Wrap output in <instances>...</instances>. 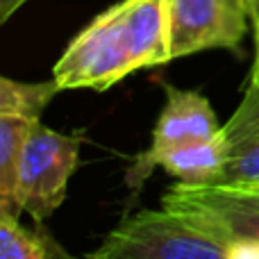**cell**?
Here are the masks:
<instances>
[{
	"mask_svg": "<svg viewBox=\"0 0 259 259\" xmlns=\"http://www.w3.org/2000/svg\"><path fill=\"white\" fill-rule=\"evenodd\" d=\"M170 59L168 0H123L68 44L53 66L62 89L105 91L139 68Z\"/></svg>",
	"mask_w": 259,
	"mask_h": 259,
	"instance_id": "cell-1",
	"label": "cell"
},
{
	"mask_svg": "<svg viewBox=\"0 0 259 259\" xmlns=\"http://www.w3.org/2000/svg\"><path fill=\"white\" fill-rule=\"evenodd\" d=\"M94 259H234L223 241L200 230L193 221L161 205L125 219L105 237Z\"/></svg>",
	"mask_w": 259,
	"mask_h": 259,
	"instance_id": "cell-2",
	"label": "cell"
},
{
	"mask_svg": "<svg viewBox=\"0 0 259 259\" xmlns=\"http://www.w3.org/2000/svg\"><path fill=\"white\" fill-rule=\"evenodd\" d=\"M161 205L223 241L234 259H259V189L178 182L164 193Z\"/></svg>",
	"mask_w": 259,
	"mask_h": 259,
	"instance_id": "cell-3",
	"label": "cell"
},
{
	"mask_svg": "<svg viewBox=\"0 0 259 259\" xmlns=\"http://www.w3.org/2000/svg\"><path fill=\"white\" fill-rule=\"evenodd\" d=\"M82 134H62L36 123L23 148L18 164L16 202L18 216L27 214L36 225L59 209L80 161Z\"/></svg>",
	"mask_w": 259,
	"mask_h": 259,
	"instance_id": "cell-4",
	"label": "cell"
},
{
	"mask_svg": "<svg viewBox=\"0 0 259 259\" xmlns=\"http://www.w3.org/2000/svg\"><path fill=\"white\" fill-rule=\"evenodd\" d=\"M170 59L200 50H237L250 23L248 0H168Z\"/></svg>",
	"mask_w": 259,
	"mask_h": 259,
	"instance_id": "cell-5",
	"label": "cell"
},
{
	"mask_svg": "<svg viewBox=\"0 0 259 259\" xmlns=\"http://www.w3.org/2000/svg\"><path fill=\"white\" fill-rule=\"evenodd\" d=\"M230 155V141L221 130L219 137L207 141H191L166 150H143L134 166L127 170V184L139 191L141 182L152 173V168H164L168 175L184 184H211L225 168Z\"/></svg>",
	"mask_w": 259,
	"mask_h": 259,
	"instance_id": "cell-6",
	"label": "cell"
},
{
	"mask_svg": "<svg viewBox=\"0 0 259 259\" xmlns=\"http://www.w3.org/2000/svg\"><path fill=\"white\" fill-rule=\"evenodd\" d=\"M164 91L166 105L152 130L150 150H166L191 141H207L221 134L223 127L219 125L209 100L202 94L178 89L173 84H164Z\"/></svg>",
	"mask_w": 259,
	"mask_h": 259,
	"instance_id": "cell-7",
	"label": "cell"
},
{
	"mask_svg": "<svg viewBox=\"0 0 259 259\" xmlns=\"http://www.w3.org/2000/svg\"><path fill=\"white\" fill-rule=\"evenodd\" d=\"M39 121L41 118L23 116V114L14 112H0V214L21 219L16 211V202H14L18 164H21L27 137Z\"/></svg>",
	"mask_w": 259,
	"mask_h": 259,
	"instance_id": "cell-8",
	"label": "cell"
},
{
	"mask_svg": "<svg viewBox=\"0 0 259 259\" xmlns=\"http://www.w3.org/2000/svg\"><path fill=\"white\" fill-rule=\"evenodd\" d=\"M223 132L230 141V155L225 168L211 184L259 189V130L228 123Z\"/></svg>",
	"mask_w": 259,
	"mask_h": 259,
	"instance_id": "cell-9",
	"label": "cell"
},
{
	"mask_svg": "<svg viewBox=\"0 0 259 259\" xmlns=\"http://www.w3.org/2000/svg\"><path fill=\"white\" fill-rule=\"evenodd\" d=\"M68 252L44 230H27L16 216L0 214V259H53Z\"/></svg>",
	"mask_w": 259,
	"mask_h": 259,
	"instance_id": "cell-10",
	"label": "cell"
},
{
	"mask_svg": "<svg viewBox=\"0 0 259 259\" xmlns=\"http://www.w3.org/2000/svg\"><path fill=\"white\" fill-rule=\"evenodd\" d=\"M62 84L55 77L46 82H16L12 77H0V112H14L23 116L41 118V112L50 105V100L59 94Z\"/></svg>",
	"mask_w": 259,
	"mask_h": 259,
	"instance_id": "cell-11",
	"label": "cell"
},
{
	"mask_svg": "<svg viewBox=\"0 0 259 259\" xmlns=\"http://www.w3.org/2000/svg\"><path fill=\"white\" fill-rule=\"evenodd\" d=\"M232 125L248 127V130H259V89L257 87H248V94L243 98L241 107L234 112V116L230 118Z\"/></svg>",
	"mask_w": 259,
	"mask_h": 259,
	"instance_id": "cell-12",
	"label": "cell"
},
{
	"mask_svg": "<svg viewBox=\"0 0 259 259\" xmlns=\"http://www.w3.org/2000/svg\"><path fill=\"white\" fill-rule=\"evenodd\" d=\"M27 0H0V23H5L14 12H18V7H23Z\"/></svg>",
	"mask_w": 259,
	"mask_h": 259,
	"instance_id": "cell-13",
	"label": "cell"
},
{
	"mask_svg": "<svg viewBox=\"0 0 259 259\" xmlns=\"http://www.w3.org/2000/svg\"><path fill=\"white\" fill-rule=\"evenodd\" d=\"M248 9H250V23L255 32V46H259V0H248Z\"/></svg>",
	"mask_w": 259,
	"mask_h": 259,
	"instance_id": "cell-14",
	"label": "cell"
},
{
	"mask_svg": "<svg viewBox=\"0 0 259 259\" xmlns=\"http://www.w3.org/2000/svg\"><path fill=\"white\" fill-rule=\"evenodd\" d=\"M250 84L259 89V46H255V62H252V71H250Z\"/></svg>",
	"mask_w": 259,
	"mask_h": 259,
	"instance_id": "cell-15",
	"label": "cell"
}]
</instances>
